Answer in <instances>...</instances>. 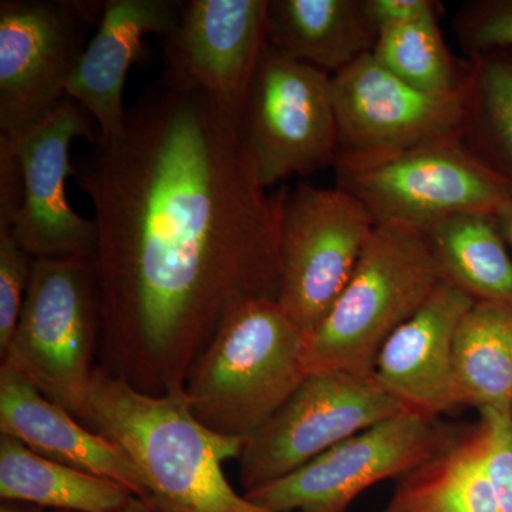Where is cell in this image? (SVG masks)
Instances as JSON below:
<instances>
[{"instance_id":"obj_16","label":"cell","mask_w":512,"mask_h":512,"mask_svg":"<svg viewBox=\"0 0 512 512\" xmlns=\"http://www.w3.org/2000/svg\"><path fill=\"white\" fill-rule=\"evenodd\" d=\"M181 8V0H109L104 5L96 36L87 43L66 92L97 121L99 136L123 130L127 74L146 57V36L170 32Z\"/></svg>"},{"instance_id":"obj_32","label":"cell","mask_w":512,"mask_h":512,"mask_svg":"<svg viewBox=\"0 0 512 512\" xmlns=\"http://www.w3.org/2000/svg\"><path fill=\"white\" fill-rule=\"evenodd\" d=\"M0 512H47L40 508L32 507V505L10 503V501H2L0 504Z\"/></svg>"},{"instance_id":"obj_26","label":"cell","mask_w":512,"mask_h":512,"mask_svg":"<svg viewBox=\"0 0 512 512\" xmlns=\"http://www.w3.org/2000/svg\"><path fill=\"white\" fill-rule=\"evenodd\" d=\"M454 30L468 56L512 47V0H476L454 19Z\"/></svg>"},{"instance_id":"obj_10","label":"cell","mask_w":512,"mask_h":512,"mask_svg":"<svg viewBox=\"0 0 512 512\" xmlns=\"http://www.w3.org/2000/svg\"><path fill=\"white\" fill-rule=\"evenodd\" d=\"M332 93L338 128V160L333 168L463 141V94L433 96L413 89L377 62L373 53L333 74Z\"/></svg>"},{"instance_id":"obj_18","label":"cell","mask_w":512,"mask_h":512,"mask_svg":"<svg viewBox=\"0 0 512 512\" xmlns=\"http://www.w3.org/2000/svg\"><path fill=\"white\" fill-rule=\"evenodd\" d=\"M380 512H504L485 470L481 421L444 426L436 453L396 481Z\"/></svg>"},{"instance_id":"obj_3","label":"cell","mask_w":512,"mask_h":512,"mask_svg":"<svg viewBox=\"0 0 512 512\" xmlns=\"http://www.w3.org/2000/svg\"><path fill=\"white\" fill-rule=\"evenodd\" d=\"M303 332L274 299L229 306L184 384L202 426L247 441L305 382Z\"/></svg>"},{"instance_id":"obj_24","label":"cell","mask_w":512,"mask_h":512,"mask_svg":"<svg viewBox=\"0 0 512 512\" xmlns=\"http://www.w3.org/2000/svg\"><path fill=\"white\" fill-rule=\"evenodd\" d=\"M373 56L420 92L460 96L466 87L467 67L451 55L437 15L379 33Z\"/></svg>"},{"instance_id":"obj_9","label":"cell","mask_w":512,"mask_h":512,"mask_svg":"<svg viewBox=\"0 0 512 512\" xmlns=\"http://www.w3.org/2000/svg\"><path fill=\"white\" fill-rule=\"evenodd\" d=\"M106 2H0V134L18 136L66 96Z\"/></svg>"},{"instance_id":"obj_12","label":"cell","mask_w":512,"mask_h":512,"mask_svg":"<svg viewBox=\"0 0 512 512\" xmlns=\"http://www.w3.org/2000/svg\"><path fill=\"white\" fill-rule=\"evenodd\" d=\"M443 436L436 420L403 410L245 495L274 512H348L367 488L397 481L429 460Z\"/></svg>"},{"instance_id":"obj_5","label":"cell","mask_w":512,"mask_h":512,"mask_svg":"<svg viewBox=\"0 0 512 512\" xmlns=\"http://www.w3.org/2000/svg\"><path fill=\"white\" fill-rule=\"evenodd\" d=\"M101 303L94 255L33 259L18 328L2 362L72 409L94 370Z\"/></svg>"},{"instance_id":"obj_22","label":"cell","mask_w":512,"mask_h":512,"mask_svg":"<svg viewBox=\"0 0 512 512\" xmlns=\"http://www.w3.org/2000/svg\"><path fill=\"white\" fill-rule=\"evenodd\" d=\"M424 232L444 284L476 303L512 305V258L494 215H453Z\"/></svg>"},{"instance_id":"obj_25","label":"cell","mask_w":512,"mask_h":512,"mask_svg":"<svg viewBox=\"0 0 512 512\" xmlns=\"http://www.w3.org/2000/svg\"><path fill=\"white\" fill-rule=\"evenodd\" d=\"M33 259L12 232L0 231V356L5 355L18 328Z\"/></svg>"},{"instance_id":"obj_15","label":"cell","mask_w":512,"mask_h":512,"mask_svg":"<svg viewBox=\"0 0 512 512\" xmlns=\"http://www.w3.org/2000/svg\"><path fill=\"white\" fill-rule=\"evenodd\" d=\"M474 303L466 293L441 282L420 311L384 343L375 379L403 410L436 420L454 409V338Z\"/></svg>"},{"instance_id":"obj_20","label":"cell","mask_w":512,"mask_h":512,"mask_svg":"<svg viewBox=\"0 0 512 512\" xmlns=\"http://www.w3.org/2000/svg\"><path fill=\"white\" fill-rule=\"evenodd\" d=\"M133 493L109 478L57 463L0 434V498L45 511L120 512Z\"/></svg>"},{"instance_id":"obj_11","label":"cell","mask_w":512,"mask_h":512,"mask_svg":"<svg viewBox=\"0 0 512 512\" xmlns=\"http://www.w3.org/2000/svg\"><path fill=\"white\" fill-rule=\"evenodd\" d=\"M375 376L318 373L249 437L239 456L244 494L298 470L330 447L402 413Z\"/></svg>"},{"instance_id":"obj_8","label":"cell","mask_w":512,"mask_h":512,"mask_svg":"<svg viewBox=\"0 0 512 512\" xmlns=\"http://www.w3.org/2000/svg\"><path fill=\"white\" fill-rule=\"evenodd\" d=\"M377 222L345 188H286L281 218L278 303L311 332L346 288Z\"/></svg>"},{"instance_id":"obj_2","label":"cell","mask_w":512,"mask_h":512,"mask_svg":"<svg viewBox=\"0 0 512 512\" xmlns=\"http://www.w3.org/2000/svg\"><path fill=\"white\" fill-rule=\"evenodd\" d=\"M70 413L113 441L136 464L148 497L173 512H274L239 494L225 461L241 456L244 440L202 426L184 389L153 396L97 366Z\"/></svg>"},{"instance_id":"obj_31","label":"cell","mask_w":512,"mask_h":512,"mask_svg":"<svg viewBox=\"0 0 512 512\" xmlns=\"http://www.w3.org/2000/svg\"><path fill=\"white\" fill-rule=\"evenodd\" d=\"M494 217L498 227L503 232L505 241L512 248V198L510 201L505 202Z\"/></svg>"},{"instance_id":"obj_17","label":"cell","mask_w":512,"mask_h":512,"mask_svg":"<svg viewBox=\"0 0 512 512\" xmlns=\"http://www.w3.org/2000/svg\"><path fill=\"white\" fill-rule=\"evenodd\" d=\"M0 434L22 441L40 456L148 497L146 481L117 444L84 426L6 362L0 363Z\"/></svg>"},{"instance_id":"obj_14","label":"cell","mask_w":512,"mask_h":512,"mask_svg":"<svg viewBox=\"0 0 512 512\" xmlns=\"http://www.w3.org/2000/svg\"><path fill=\"white\" fill-rule=\"evenodd\" d=\"M268 0H185L170 32L158 37L164 79L202 90L241 110L268 37Z\"/></svg>"},{"instance_id":"obj_4","label":"cell","mask_w":512,"mask_h":512,"mask_svg":"<svg viewBox=\"0 0 512 512\" xmlns=\"http://www.w3.org/2000/svg\"><path fill=\"white\" fill-rule=\"evenodd\" d=\"M441 282L426 232L377 224L338 301L303 335L306 375L375 376L384 343L420 311Z\"/></svg>"},{"instance_id":"obj_13","label":"cell","mask_w":512,"mask_h":512,"mask_svg":"<svg viewBox=\"0 0 512 512\" xmlns=\"http://www.w3.org/2000/svg\"><path fill=\"white\" fill-rule=\"evenodd\" d=\"M92 119L79 103L64 97L28 130L8 136L23 173L22 207L8 231L32 258L96 251V225L80 217L66 195L67 178L76 177L70 163L72 141L84 138L94 144L99 137Z\"/></svg>"},{"instance_id":"obj_19","label":"cell","mask_w":512,"mask_h":512,"mask_svg":"<svg viewBox=\"0 0 512 512\" xmlns=\"http://www.w3.org/2000/svg\"><path fill=\"white\" fill-rule=\"evenodd\" d=\"M268 43L333 76L375 50L363 0H269Z\"/></svg>"},{"instance_id":"obj_1","label":"cell","mask_w":512,"mask_h":512,"mask_svg":"<svg viewBox=\"0 0 512 512\" xmlns=\"http://www.w3.org/2000/svg\"><path fill=\"white\" fill-rule=\"evenodd\" d=\"M74 167L94 210L106 369L180 392L229 306L278 301L286 188L262 184L237 111L164 77Z\"/></svg>"},{"instance_id":"obj_28","label":"cell","mask_w":512,"mask_h":512,"mask_svg":"<svg viewBox=\"0 0 512 512\" xmlns=\"http://www.w3.org/2000/svg\"><path fill=\"white\" fill-rule=\"evenodd\" d=\"M367 19L377 36L384 30L400 28L437 15L439 3L431 0H363Z\"/></svg>"},{"instance_id":"obj_21","label":"cell","mask_w":512,"mask_h":512,"mask_svg":"<svg viewBox=\"0 0 512 512\" xmlns=\"http://www.w3.org/2000/svg\"><path fill=\"white\" fill-rule=\"evenodd\" d=\"M454 407L512 416V305L474 303L453 348Z\"/></svg>"},{"instance_id":"obj_7","label":"cell","mask_w":512,"mask_h":512,"mask_svg":"<svg viewBox=\"0 0 512 512\" xmlns=\"http://www.w3.org/2000/svg\"><path fill=\"white\" fill-rule=\"evenodd\" d=\"M335 171L336 185L355 195L377 224L421 231L453 215H495L512 198L511 181L488 167L463 141Z\"/></svg>"},{"instance_id":"obj_30","label":"cell","mask_w":512,"mask_h":512,"mask_svg":"<svg viewBox=\"0 0 512 512\" xmlns=\"http://www.w3.org/2000/svg\"><path fill=\"white\" fill-rule=\"evenodd\" d=\"M47 512H59V511H47ZM120 512H173L165 508L164 505L158 503L151 497H138L133 495L130 501L126 504Z\"/></svg>"},{"instance_id":"obj_29","label":"cell","mask_w":512,"mask_h":512,"mask_svg":"<svg viewBox=\"0 0 512 512\" xmlns=\"http://www.w3.org/2000/svg\"><path fill=\"white\" fill-rule=\"evenodd\" d=\"M22 202V167L9 137L0 134V231L12 229Z\"/></svg>"},{"instance_id":"obj_6","label":"cell","mask_w":512,"mask_h":512,"mask_svg":"<svg viewBox=\"0 0 512 512\" xmlns=\"http://www.w3.org/2000/svg\"><path fill=\"white\" fill-rule=\"evenodd\" d=\"M266 188L335 167L338 128L332 76L266 43L239 110Z\"/></svg>"},{"instance_id":"obj_23","label":"cell","mask_w":512,"mask_h":512,"mask_svg":"<svg viewBox=\"0 0 512 512\" xmlns=\"http://www.w3.org/2000/svg\"><path fill=\"white\" fill-rule=\"evenodd\" d=\"M463 143L512 183V47L470 56Z\"/></svg>"},{"instance_id":"obj_27","label":"cell","mask_w":512,"mask_h":512,"mask_svg":"<svg viewBox=\"0 0 512 512\" xmlns=\"http://www.w3.org/2000/svg\"><path fill=\"white\" fill-rule=\"evenodd\" d=\"M484 434V466L500 495L505 512H512V416L480 412Z\"/></svg>"}]
</instances>
